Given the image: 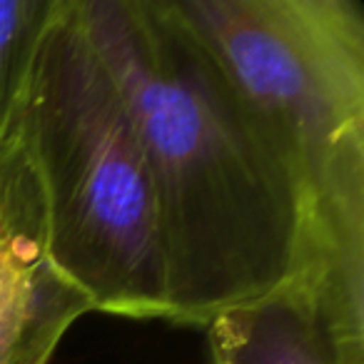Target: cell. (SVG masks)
<instances>
[{"label":"cell","instance_id":"1","mask_svg":"<svg viewBox=\"0 0 364 364\" xmlns=\"http://www.w3.org/2000/svg\"><path fill=\"white\" fill-rule=\"evenodd\" d=\"M137 127L160 247L165 322L205 329L299 267L289 177L175 0H77Z\"/></svg>","mask_w":364,"mask_h":364},{"label":"cell","instance_id":"7","mask_svg":"<svg viewBox=\"0 0 364 364\" xmlns=\"http://www.w3.org/2000/svg\"><path fill=\"white\" fill-rule=\"evenodd\" d=\"M6 220V193H3V185H0V225Z\"/></svg>","mask_w":364,"mask_h":364},{"label":"cell","instance_id":"2","mask_svg":"<svg viewBox=\"0 0 364 364\" xmlns=\"http://www.w3.org/2000/svg\"><path fill=\"white\" fill-rule=\"evenodd\" d=\"M277 152L299 213V282L364 342V8L175 0Z\"/></svg>","mask_w":364,"mask_h":364},{"label":"cell","instance_id":"6","mask_svg":"<svg viewBox=\"0 0 364 364\" xmlns=\"http://www.w3.org/2000/svg\"><path fill=\"white\" fill-rule=\"evenodd\" d=\"M50 0H0V130L16 102Z\"/></svg>","mask_w":364,"mask_h":364},{"label":"cell","instance_id":"4","mask_svg":"<svg viewBox=\"0 0 364 364\" xmlns=\"http://www.w3.org/2000/svg\"><path fill=\"white\" fill-rule=\"evenodd\" d=\"M0 185L6 193V220L0 225V364H50L68 329L92 309L43 257L23 185L6 157H0Z\"/></svg>","mask_w":364,"mask_h":364},{"label":"cell","instance_id":"5","mask_svg":"<svg viewBox=\"0 0 364 364\" xmlns=\"http://www.w3.org/2000/svg\"><path fill=\"white\" fill-rule=\"evenodd\" d=\"M210 364H364V347L339 334L302 284L230 309L205 327Z\"/></svg>","mask_w":364,"mask_h":364},{"label":"cell","instance_id":"3","mask_svg":"<svg viewBox=\"0 0 364 364\" xmlns=\"http://www.w3.org/2000/svg\"><path fill=\"white\" fill-rule=\"evenodd\" d=\"M0 155L23 185L43 257L92 312L165 319L145 152L77 0H50Z\"/></svg>","mask_w":364,"mask_h":364}]
</instances>
